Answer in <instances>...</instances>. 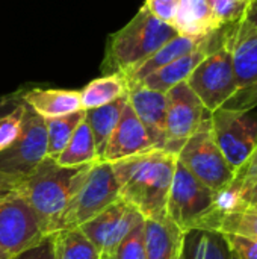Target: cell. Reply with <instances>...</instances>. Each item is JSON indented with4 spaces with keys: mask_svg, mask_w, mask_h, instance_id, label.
I'll return each instance as SVG.
<instances>
[{
    "mask_svg": "<svg viewBox=\"0 0 257 259\" xmlns=\"http://www.w3.org/2000/svg\"><path fill=\"white\" fill-rule=\"evenodd\" d=\"M176 167L177 155L165 149H153L112 162L120 199L145 220L165 219Z\"/></svg>",
    "mask_w": 257,
    "mask_h": 259,
    "instance_id": "6da1fadb",
    "label": "cell"
},
{
    "mask_svg": "<svg viewBox=\"0 0 257 259\" xmlns=\"http://www.w3.org/2000/svg\"><path fill=\"white\" fill-rule=\"evenodd\" d=\"M177 35L171 24L156 18L142 6L126 26L109 36L101 64L103 74L121 73L127 76Z\"/></svg>",
    "mask_w": 257,
    "mask_h": 259,
    "instance_id": "7a4b0ae2",
    "label": "cell"
},
{
    "mask_svg": "<svg viewBox=\"0 0 257 259\" xmlns=\"http://www.w3.org/2000/svg\"><path fill=\"white\" fill-rule=\"evenodd\" d=\"M80 168H65L45 158L20 181L18 196L47 220L55 232L74 191Z\"/></svg>",
    "mask_w": 257,
    "mask_h": 259,
    "instance_id": "3957f363",
    "label": "cell"
},
{
    "mask_svg": "<svg viewBox=\"0 0 257 259\" xmlns=\"http://www.w3.org/2000/svg\"><path fill=\"white\" fill-rule=\"evenodd\" d=\"M118 199L120 188L111 162L97 161L82 167L58 231L82 226Z\"/></svg>",
    "mask_w": 257,
    "mask_h": 259,
    "instance_id": "277c9868",
    "label": "cell"
},
{
    "mask_svg": "<svg viewBox=\"0 0 257 259\" xmlns=\"http://www.w3.org/2000/svg\"><path fill=\"white\" fill-rule=\"evenodd\" d=\"M214 214L215 191L194 178L177 161L167 202V217L180 232L188 234L191 231H201Z\"/></svg>",
    "mask_w": 257,
    "mask_h": 259,
    "instance_id": "5b68a950",
    "label": "cell"
},
{
    "mask_svg": "<svg viewBox=\"0 0 257 259\" xmlns=\"http://www.w3.org/2000/svg\"><path fill=\"white\" fill-rule=\"evenodd\" d=\"M177 161L212 191L226 188L233 179V170L214 140L211 115L186 140L177 153Z\"/></svg>",
    "mask_w": 257,
    "mask_h": 259,
    "instance_id": "8992f818",
    "label": "cell"
},
{
    "mask_svg": "<svg viewBox=\"0 0 257 259\" xmlns=\"http://www.w3.org/2000/svg\"><path fill=\"white\" fill-rule=\"evenodd\" d=\"M52 234L50 223L20 196L0 205V250L11 258L36 247Z\"/></svg>",
    "mask_w": 257,
    "mask_h": 259,
    "instance_id": "52a82bcc",
    "label": "cell"
},
{
    "mask_svg": "<svg viewBox=\"0 0 257 259\" xmlns=\"http://www.w3.org/2000/svg\"><path fill=\"white\" fill-rule=\"evenodd\" d=\"M212 135L233 173L245 164L257 146V111L220 108L211 114Z\"/></svg>",
    "mask_w": 257,
    "mask_h": 259,
    "instance_id": "ba28073f",
    "label": "cell"
},
{
    "mask_svg": "<svg viewBox=\"0 0 257 259\" xmlns=\"http://www.w3.org/2000/svg\"><path fill=\"white\" fill-rule=\"evenodd\" d=\"M186 83L211 114L220 109L238 91L230 50L220 47L209 52Z\"/></svg>",
    "mask_w": 257,
    "mask_h": 259,
    "instance_id": "9c48e42d",
    "label": "cell"
},
{
    "mask_svg": "<svg viewBox=\"0 0 257 259\" xmlns=\"http://www.w3.org/2000/svg\"><path fill=\"white\" fill-rule=\"evenodd\" d=\"M211 112L186 82L173 87L167 93V124L164 149L179 153L186 140L200 127Z\"/></svg>",
    "mask_w": 257,
    "mask_h": 259,
    "instance_id": "30bf717a",
    "label": "cell"
},
{
    "mask_svg": "<svg viewBox=\"0 0 257 259\" xmlns=\"http://www.w3.org/2000/svg\"><path fill=\"white\" fill-rule=\"evenodd\" d=\"M144 220L133 206L118 199L79 229L97 247L101 259H106Z\"/></svg>",
    "mask_w": 257,
    "mask_h": 259,
    "instance_id": "8fae6325",
    "label": "cell"
},
{
    "mask_svg": "<svg viewBox=\"0 0 257 259\" xmlns=\"http://www.w3.org/2000/svg\"><path fill=\"white\" fill-rule=\"evenodd\" d=\"M45 158H48L45 120L27 108L18 140L9 149L0 152V170L24 178Z\"/></svg>",
    "mask_w": 257,
    "mask_h": 259,
    "instance_id": "7c38bea8",
    "label": "cell"
},
{
    "mask_svg": "<svg viewBox=\"0 0 257 259\" xmlns=\"http://www.w3.org/2000/svg\"><path fill=\"white\" fill-rule=\"evenodd\" d=\"M221 44L232 53L238 90L257 82V29L244 18L239 23L220 27Z\"/></svg>",
    "mask_w": 257,
    "mask_h": 259,
    "instance_id": "4fadbf2b",
    "label": "cell"
},
{
    "mask_svg": "<svg viewBox=\"0 0 257 259\" xmlns=\"http://www.w3.org/2000/svg\"><path fill=\"white\" fill-rule=\"evenodd\" d=\"M153 149H156L153 140L127 102L121 118L108 141L101 161L112 164Z\"/></svg>",
    "mask_w": 257,
    "mask_h": 259,
    "instance_id": "5bb4252c",
    "label": "cell"
},
{
    "mask_svg": "<svg viewBox=\"0 0 257 259\" xmlns=\"http://www.w3.org/2000/svg\"><path fill=\"white\" fill-rule=\"evenodd\" d=\"M127 102L139 121L147 129L156 149L165 146L167 124V94L150 90L141 83L129 85Z\"/></svg>",
    "mask_w": 257,
    "mask_h": 259,
    "instance_id": "9a60e30c",
    "label": "cell"
},
{
    "mask_svg": "<svg viewBox=\"0 0 257 259\" xmlns=\"http://www.w3.org/2000/svg\"><path fill=\"white\" fill-rule=\"evenodd\" d=\"M23 103L44 120L83 111L80 93L74 90L39 88L30 85L23 94Z\"/></svg>",
    "mask_w": 257,
    "mask_h": 259,
    "instance_id": "2e32d148",
    "label": "cell"
},
{
    "mask_svg": "<svg viewBox=\"0 0 257 259\" xmlns=\"http://www.w3.org/2000/svg\"><path fill=\"white\" fill-rule=\"evenodd\" d=\"M212 35L195 50H192L191 53L183 55L179 59L156 70L155 73L144 77L139 83L150 90L167 94L173 87H176L182 82H186L188 77L191 76V73L195 70V67L206 58V55L209 52H212Z\"/></svg>",
    "mask_w": 257,
    "mask_h": 259,
    "instance_id": "e0dca14e",
    "label": "cell"
},
{
    "mask_svg": "<svg viewBox=\"0 0 257 259\" xmlns=\"http://www.w3.org/2000/svg\"><path fill=\"white\" fill-rule=\"evenodd\" d=\"M173 27L179 35L198 41L220 29L208 0H179Z\"/></svg>",
    "mask_w": 257,
    "mask_h": 259,
    "instance_id": "ac0fdd59",
    "label": "cell"
},
{
    "mask_svg": "<svg viewBox=\"0 0 257 259\" xmlns=\"http://www.w3.org/2000/svg\"><path fill=\"white\" fill-rule=\"evenodd\" d=\"M185 234L168 219L144 220L145 259H174L182 250Z\"/></svg>",
    "mask_w": 257,
    "mask_h": 259,
    "instance_id": "d6986e66",
    "label": "cell"
},
{
    "mask_svg": "<svg viewBox=\"0 0 257 259\" xmlns=\"http://www.w3.org/2000/svg\"><path fill=\"white\" fill-rule=\"evenodd\" d=\"M206 39L198 41V39H192V38H188V36H183V35L174 36L167 44H164L158 52H155L150 58H147L142 64H139L133 71H130L127 76H124L126 80H127V85L139 83L144 77L155 73L156 70H159V68L165 67L167 64L179 59L183 55L191 53L192 50L200 47Z\"/></svg>",
    "mask_w": 257,
    "mask_h": 259,
    "instance_id": "ffe728a7",
    "label": "cell"
},
{
    "mask_svg": "<svg viewBox=\"0 0 257 259\" xmlns=\"http://www.w3.org/2000/svg\"><path fill=\"white\" fill-rule=\"evenodd\" d=\"M126 105H127V96H124L109 105L85 111V121L88 123V126L91 129L98 161H101V158H103L108 141H109L112 132L115 131Z\"/></svg>",
    "mask_w": 257,
    "mask_h": 259,
    "instance_id": "44dd1931",
    "label": "cell"
},
{
    "mask_svg": "<svg viewBox=\"0 0 257 259\" xmlns=\"http://www.w3.org/2000/svg\"><path fill=\"white\" fill-rule=\"evenodd\" d=\"M127 91H129V85L121 73L103 74L101 77H97L89 83H86L79 91L82 109L88 111V109H95L109 105L127 96Z\"/></svg>",
    "mask_w": 257,
    "mask_h": 259,
    "instance_id": "7402d4cb",
    "label": "cell"
},
{
    "mask_svg": "<svg viewBox=\"0 0 257 259\" xmlns=\"http://www.w3.org/2000/svg\"><path fill=\"white\" fill-rule=\"evenodd\" d=\"M53 161L65 168H79L98 161L94 138L85 120L79 124L65 149Z\"/></svg>",
    "mask_w": 257,
    "mask_h": 259,
    "instance_id": "603a6c76",
    "label": "cell"
},
{
    "mask_svg": "<svg viewBox=\"0 0 257 259\" xmlns=\"http://www.w3.org/2000/svg\"><path fill=\"white\" fill-rule=\"evenodd\" d=\"M182 259H232V253L223 235L208 231H191L185 234Z\"/></svg>",
    "mask_w": 257,
    "mask_h": 259,
    "instance_id": "cb8c5ba5",
    "label": "cell"
},
{
    "mask_svg": "<svg viewBox=\"0 0 257 259\" xmlns=\"http://www.w3.org/2000/svg\"><path fill=\"white\" fill-rule=\"evenodd\" d=\"M52 238L56 259H101L97 247L79 228L56 231Z\"/></svg>",
    "mask_w": 257,
    "mask_h": 259,
    "instance_id": "d4e9b609",
    "label": "cell"
},
{
    "mask_svg": "<svg viewBox=\"0 0 257 259\" xmlns=\"http://www.w3.org/2000/svg\"><path fill=\"white\" fill-rule=\"evenodd\" d=\"M85 120V111H77L64 117L45 120L47 127V156L55 159L68 144L79 124Z\"/></svg>",
    "mask_w": 257,
    "mask_h": 259,
    "instance_id": "484cf974",
    "label": "cell"
},
{
    "mask_svg": "<svg viewBox=\"0 0 257 259\" xmlns=\"http://www.w3.org/2000/svg\"><path fill=\"white\" fill-rule=\"evenodd\" d=\"M211 232H217L220 235H239L257 240V211L244 208L235 212L224 214L215 222Z\"/></svg>",
    "mask_w": 257,
    "mask_h": 259,
    "instance_id": "4316f807",
    "label": "cell"
},
{
    "mask_svg": "<svg viewBox=\"0 0 257 259\" xmlns=\"http://www.w3.org/2000/svg\"><path fill=\"white\" fill-rule=\"evenodd\" d=\"M218 27L239 23L248 8L250 0H208Z\"/></svg>",
    "mask_w": 257,
    "mask_h": 259,
    "instance_id": "83f0119b",
    "label": "cell"
},
{
    "mask_svg": "<svg viewBox=\"0 0 257 259\" xmlns=\"http://www.w3.org/2000/svg\"><path fill=\"white\" fill-rule=\"evenodd\" d=\"M27 106L21 103L9 114L0 117V152L9 149L20 137Z\"/></svg>",
    "mask_w": 257,
    "mask_h": 259,
    "instance_id": "f1b7e54d",
    "label": "cell"
},
{
    "mask_svg": "<svg viewBox=\"0 0 257 259\" xmlns=\"http://www.w3.org/2000/svg\"><path fill=\"white\" fill-rule=\"evenodd\" d=\"M106 259H145L144 223L139 225Z\"/></svg>",
    "mask_w": 257,
    "mask_h": 259,
    "instance_id": "f546056e",
    "label": "cell"
},
{
    "mask_svg": "<svg viewBox=\"0 0 257 259\" xmlns=\"http://www.w3.org/2000/svg\"><path fill=\"white\" fill-rule=\"evenodd\" d=\"M257 179V146L254 152L251 153V156L245 161L244 165H241L235 173H233V179L229 184V187L235 191H238L242 197L244 202V196L247 193V190L254 184Z\"/></svg>",
    "mask_w": 257,
    "mask_h": 259,
    "instance_id": "4dcf8cb0",
    "label": "cell"
},
{
    "mask_svg": "<svg viewBox=\"0 0 257 259\" xmlns=\"http://www.w3.org/2000/svg\"><path fill=\"white\" fill-rule=\"evenodd\" d=\"M221 108L235 111H250L257 108V82L238 90Z\"/></svg>",
    "mask_w": 257,
    "mask_h": 259,
    "instance_id": "1f68e13d",
    "label": "cell"
},
{
    "mask_svg": "<svg viewBox=\"0 0 257 259\" xmlns=\"http://www.w3.org/2000/svg\"><path fill=\"white\" fill-rule=\"evenodd\" d=\"M52 235L48 238H45L36 247L29 249V250H26V252H23V253H20V255H17V256H14V258L11 259H56Z\"/></svg>",
    "mask_w": 257,
    "mask_h": 259,
    "instance_id": "d6a6232c",
    "label": "cell"
},
{
    "mask_svg": "<svg viewBox=\"0 0 257 259\" xmlns=\"http://www.w3.org/2000/svg\"><path fill=\"white\" fill-rule=\"evenodd\" d=\"M20 181H21V178L5 173L0 170V205L3 202L18 196Z\"/></svg>",
    "mask_w": 257,
    "mask_h": 259,
    "instance_id": "836d02e7",
    "label": "cell"
},
{
    "mask_svg": "<svg viewBox=\"0 0 257 259\" xmlns=\"http://www.w3.org/2000/svg\"><path fill=\"white\" fill-rule=\"evenodd\" d=\"M30 87V83L20 87L18 90L8 93V94H2L0 96V117L9 114L11 111H14L17 106H20L23 103V94L24 91Z\"/></svg>",
    "mask_w": 257,
    "mask_h": 259,
    "instance_id": "e575fe53",
    "label": "cell"
},
{
    "mask_svg": "<svg viewBox=\"0 0 257 259\" xmlns=\"http://www.w3.org/2000/svg\"><path fill=\"white\" fill-rule=\"evenodd\" d=\"M244 208L257 211V179L254 184L247 190L245 196H244Z\"/></svg>",
    "mask_w": 257,
    "mask_h": 259,
    "instance_id": "d590c367",
    "label": "cell"
},
{
    "mask_svg": "<svg viewBox=\"0 0 257 259\" xmlns=\"http://www.w3.org/2000/svg\"><path fill=\"white\" fill-rule=\"evenodd\" d=\"M244 21H247L250 26L257 29V0H250L248 8L244 15Z\"/></svg>",
    "mask_w": 257,
    "mask_h": 259,
    "instance_id": "8d00e7d4",
    "label": "cell"
},
{
    "mask_svg": "<svg viewBox=\"0 0 257 259\" xmlns=\"http://www.w3.org/2000/svg\"><path fill=\"white\" fill-rule=\"evenodd\" d=\"M0 259H11V256H9V255H6L5 252H2V250H0Z\"/></svg>",
    "mask_w": 257,
    "mask_h": 259,
    "instance_id": "74e56055",
    "label": "cell"
},
{
    "mask_svg": "<svg viewBox=\"0 0 257 259\" xmlns=\"http://www.w3.org/2000/svg\"><path fill=\"white\" fill-rule=\"evenodd\" d=\"M158 2H164V3H177L179 0H158Z\"/></svg>",
    "mask_w": 257,
    "mask_h": 259,
    "instance_id": "f35d334b",
    "label": "cell"
},
{
    "mask_svg": "<svg viewBox=\"0 0 257 259\" xmlns=\"http://www.w3.org/2000/svg\"><path fill=\"white\" fill-rule=\"evenodd\" d=\"M182 247H183V246H182ZM174 259H182V250H180V252L177 253V256H176Z\"/></svg>",
    "mask_w": 257,
    "mask_h": 259,
    "instance_id": "ab89813d",
    "label": "cell"
}]
</instances>
